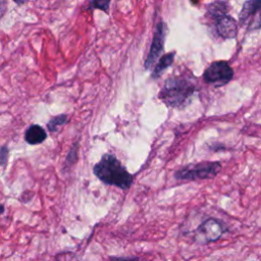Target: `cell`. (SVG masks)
I'll return each instance as SVG.
<instances>
[{
	"label": "cell",
	"mask_w": 261,
	"mask_h": 261,
	"mask_svg": "<svg viewBox=\"0 0 261 261\" xmlns=\"http://www.w3.org/2000/svg\"><path fill=\"white\" fill-rule=\"evenodd\" d=\"M94 174L104 184L127 190L133 184V175L115 155L106 153L93 168Z\"/></svg>",
	"instance_id": "cell-1"
},
{
	"label": "cell",
	"mask_w": 261,
	"mask_h": 261,
	"mask_svg": "<svg viewBox=\"0 0 261 261\" xmlns=\"http://www.w3.org/2000/svg\"><path fill=\"white\" fill-rule=\"evenodd\" d=\"M196 91V86L182 76L168 77L159 92V99L172 108H182L188 105Z\"/></svg>",
	"instance_id": "cell-2"
},
{
	"label": "cell",
	"mask_w": 261,
	"mask_h": 261,
	"mask_svg": "<svg viewBox=\"0 0 261 261\" xmlns=\"http://www.w3.org/2000/svg\"><path fill=\"white\" fill-rule=\"evenodd\" d=\"M221 170V164L218 161H205L187 165L174 173L178 180L208 179L215 177Z\"/></svg>",
	"instance_id": "cell-3"
},
{
	"label": "cell",
	"mask_w": 261,
	"mask_h": 261,
	"mask_svg": "<svg viewBox=\"0 0 261 261\" xmlns=\"http://www.w3.org/2000/svg\"><path fill=\"white\" fill-rule=\"evenodd\" d=\"M233 77V69L228 62L224 60H218L212 62L204 71L203 79L207 84L214 87H221L230 82Z\"/></svg>",
	"instance_id": "cell-4"
},
{
	"label": "cell",
	"mask_w": 261,
	"mask_h": 261,
	"mask_svg": "<svg viewBox=\"0 0 261 261\" xmlns=\"http://www.w3.org/2000/svg\"><path fill=\"white\" fill-rule=\"evenodd\" d=\"M227 230L225 224L216 218H208L195 230V240L199 244L216 242Z\"/></svg>",
	"instance_id": "cell-5"
},
{
	"label": "cell",
	"mask_w": 261,
	"mask_h": 261,
	"mask_svg": "<svg viewBox=\"0 0 261 261\" xmlns=\"http://www.w3.org/2000/svg\"><path fill=\"white\" fill-rule=\"evenodd\" d=\"M239 21L248 31L261 28V0H249L243 4L239 14Z\"/></svg>",
	"instance_id": "cell-6"
},
{
	"label": "cell",
	"mask_w": 261,
	"mask_h": 261,
	"mask_svg": "<svg viewBox=\"0 0 261 261\" xmlns=\"http://www.w3.org/2000/svg\"><path fill=\"white\" fill-rule=\"evenodd\" d=\"M166 35H167V27H166L165 22L160 21L156 25L153 40H152V43L150 46V50H149V53L145 60L144 65H145L146 69H150L153 66V64L156 62V60L160 56L161 52L163 51Z\"/></svg>",
	"instance_id": "cell-7"
},
{
	"label": "cell",
	"mask_w": 261,
	"mask_h": 261,
	"mask_svg": "<svg viewBox=\"0 0 261 261\" xmlns=\"http://www.w3.org/2000/svg\"><path fill=\"white\" fill-rule=\"evenodd\" d=\"M214 28L219 37L222 39H233L238 34V22L229 14H224L213 18Z\"/></svg>",
	"instance_id": "cell-8"
},
{
	"label": "cell",
	"mask_w": 261,
	"mask_h": 261,
	"mask_svg": "<svg viewBox=\"0 0 261 261\" xmlns=\"http://www.w3.org/2000/svg\"><path fill=\"white\" fill-rule=\"evenodd\" d=\"M47 138L46 130L39 124H32L24 133V140L28 144L38 145L43 143Z\"/></svg>",
	"instance_id": "cell-9"
},
{
	"label": "cell",
	"mask_w": 261,
	"mask_h": 261,
	"mask_svg": "<svg viewBox=\"0 0 261 261\" xmlns=\"http://www.w3.org/2000/svg\"><path fill=\"white\" fill-rule=\"evenodd\" d=\"M174 56H175V52H169L165 55H163L157 62V64L155 65L153 72H152V77L153 79H158L164 70H166L172 63L174 60Z\"/></svg>",
	"instance_id": "cell-10"
},
{
	"label": "cell",
	"mask_w": 261,
	"mask_h": 261,
	"mask_svg": "<svg viewBox=\"0 0 261 261\" xmlns=\"http://www.w3.org/2000/svg\"><path fill=\"white\" fill-rule=\"evenodd\" d=\"M207 11L212 19L224 14H228V3L224 1L212 2L207 6Z\"/></svg>",
	"instance_id": "cell-11"
},
{
	"label": "cell",
	"mask_w": 261,
	"mask_h": 261,
	"mask_svg": "<svg viewBox=\"0 0 261 261\" xmlns=\"http://www.w3.org/2000/svg\"><path fill=\"white\" fill-rule=\"evenodd\" d=\"M67 120H68V116H67L66 114H64V113L59 114V115H57V116L52 117V118L49 120V122H48V124H47V127H48V129H49L51 133H54V132L57 130V128H58L59 126H61V125H63L64 123H66Z\"/></svg>",
	"instance_id": "cell-12"
},
{
	"label": "cell",
	"mask_w": 261,
	"mask_h": 261,
	"mask_svg": "<svg viewBox=\"0 0 261 261\" xmlns=\"http://www.w3.org/2000/svg\"><path fill=\"white\" fill-rule=\"evenodd\" d=\"M90 5L92 9H101L104 12L108 13L110 2L109 1H92Z\"/></svg>",
	"instance_id": "cell-13"
},
{
	"label": "cell",
	"mask_w": 261,
	"mask_h": 261,
	"mask_svg": "<svg viewBox=\"0 0 261 261\" xmlns=\"http://www.w3.org/2000/svg\"><path fill=\"white\" fill-rule=\"evenodd\" d=\"M77 157V146L76 144L74 146H72V148L70 149L67 157H66V163L67 164H72Z\"/></svg>",
	"instance_id": "cell-14"
},
{
	"label": "cell",
	"mask_w": 261,
	"mask_h": 261,
	"mask_svg": "<svg viewBox=\"0 0 261 261\" xmlns=\"http://www.w3.org/2000/svg\"><path fill=\"white\" fill-rule=\"evenodd\" d=\"M109 261H140L137 257H110Z\"/></svg>",
	"instance_id": "cell-15"
},
{
	"label": "cell",
	"mask_w": 261,
	"mask_h": 261,
	"mask_svg": "<svg viewBox=\"0 0 261 261\" xmlns=\"http://www.w3.org/2000/svg\"><path fill=\"white\" fill-rule=\"evenodd\" d=\"M7 155H8V149L6 146H3L1 148V164L4 166L6 164L7 160Z\"/></svg>",
	"instance_id": "cell-16"
}]
</instances>
